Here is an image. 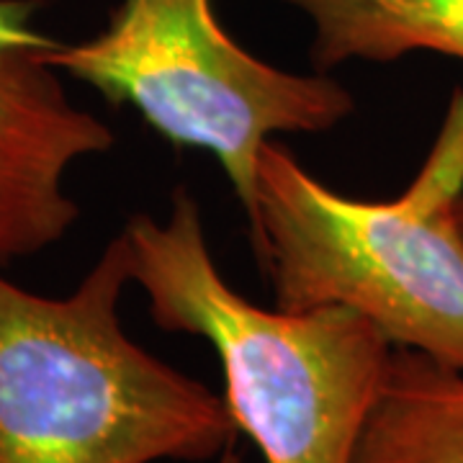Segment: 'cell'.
<instances>
[{"label":"cell","mask_w":463,"mask_h":463,"mask_svg":"<svg viewBox=\"0 0 463 463\" xmlns=\"http://www.w3.org/2000/svg\"><path fill=\"white\" fill-rule=\"evenodd\" d=\"M127 283L124 232L67 297L0 276V463H203L230 446L224 397L124 332Z\"/></svg>","instance_id":"obj_1"},{"label":"cell","mask_w":463,"mask_h":463,"mask_svg":"<svg viewBox=\"0 0 463 463\" xmlns=\"http://www.w3.org/2000/svg\"><path fill=\"white\" fill-rule=\"evenodd\" d=\"M124 237L152 322L214 347L232 422L265 463H353L392 353L371 319L347 307L270 312L237 294L183 185L165 224L134 214Z\"/></svg>","instance_id":"obj_2"},{"label":"cell","mask_w":463,"mask_h":463,"mask_svg":"<svg viewBox=\"0 0 463 463\" xmlns=\"http://www.w3.org/2000/svg\"><path fill=\"white\" fill-rule=\"evenodd\" d=\"M463 90L435 147L394 201L332 191L268 142L248 222L276 309L347 307L394 347L463 371Z\"/></svg>","instance_id":"obj_3"},{"label":"cell","mask_w":463,"mask_h":463,"mask_svg":"<svg viewBox=\"0 0 463 463\" xmlns=\"http://www.w3.org/2000/svg\"><path fill=\"white\" fill-rule=\"evenodd\" d=\"M54 70L132 106L175 147L212 152L248 222L273 134L335 129L355 109L345 85L263 62L232 39L212 0H121L109 26L44 52Z\"/></svg>","instance_id":"obj_4"},{"label":"cell","mask_w":463,"mask_h":463,"mask_svg":"<svg viewBox=\"0 0 463 463\" xmlns=\"http://www.w3.org/2000/svg\"><path fill=\"white\" fill-rule=\"evenodd\" d=\"M44 52L0 54V263L65 237L80 216L67 167L114 147L111 129L70 100Z\"/></svg>","instance_id":"obj_5"},{"label":"cell","mask_w":463,"mask_h":463,"mask_svg":"<svg viewBox=\"0 0 463 463\" xmlns=\"http://www.w3.org/2000/svg\"><path fill=\"white\" fill-rule=\"evenodd\" d=\"M353 463H463V371L392 345Z\"/></svg>","instance_id":"obj_6"},{"label":"cell","mask_w":463,"mask_h":463,"mask_svg":"<svg viewBox=\"0 0 463 463\" xmlns=\"http://www.w3.org/2000/svg\"><path fill=\"white\" fill-rule=\"evenodd\" d=\"M315 26L317 72L435 52L463 62V0H281Z\"/></svg>","instance_id":"obj_7"},{"label":"cell","mask_w":463,"mask_h":463,"mask_svg":"<svg viewBox=\"0 0 463 463\" xmlns=\"http://www.w3.org/2000/svg\"><path fill=\"white\" fill-rule=\"evenodd\" d=\"M36 0H0V54L14 50H52L60 42L33 26Z\"/></svg>","instance_id":"obj_8"},{"label":"cell","mask_w":463,"mask_h":463,"mask_svg":"<svg viewBox=\"0 0 463 463\" xmlns=\"http://www.w3.org/2000/svg\"><path fill=\"white\" fill-rule=\"evenodd\" d=\"M456 216H458V224H461V232H463V196L458 201V206H456Z\"/></svg>","instance_id":"obj_9"}]
</instances>
